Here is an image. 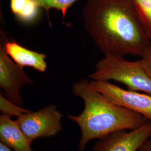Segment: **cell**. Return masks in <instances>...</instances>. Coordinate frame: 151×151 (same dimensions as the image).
<instances>
[{
	"mask_svg": "<svg viewBox=\"0 0 151 151\" xmlns=\"http://www.w3.org/2000/svg\"><path fill=\"white\" fill-rule=\"evenodd\" d=\"M11 117L4 114L0 115V143L14 151H35L16 120H12Z\"/></svg>",
	"mask_w": 151,
	"mask_h": 151,
	"instance_id": "ba28073f",
	"label": "cell"
},
{
	"mask_svg": "<svg viewBox=\"0 0 151 151\" xmlns=\"http://www.w3.org/2000/svg\"><path fill=\"white\" fill-rule=\"evenodd\" d=\"M140 22L151 42V0H133Z\"/></svg>",
	"mask_w": 151,
	"mask_h": 151,
	"instance_id": "8fae6325",
	"label": "cell"
},
{
	"mask_svg": "<svg viewBox=\"0 0 151 151\" xmlns=\"http://www.w3.org/2000/svg\"><path fill=\"white\" fill-rule=\"evenodd\" d=\"M72 92L84 103V109L80 114L67 116L81 129L78 151H85L91 140L100 139L119 130L135 129L149 121L139 114L111 102L86 79L76 81L72 85Z\"/></svg>",
	"mask_w": 151,
	"mask_h": 151,
	"instance_id": "7a4b0ae2",
	"label": "cell"
},
{
	"mask_svg": "<svg viewBox=\"0 0 151 151\" xmlns=\"http://www.w3.org/2000/svg\"><path fill=\"white\" fill-rule=\"evenodd\" d=\"M63 114L57 106L49 104L35 112L25 114L17 118L20 129L32 143L38 138L54 137L63 129Z\"/></svg>",
	"mask_w": 151,
	"mask_h": 151,
	"instance_id": "277c9868",
	"label": "cell"
},
{
	"mask_svg": "<svg viewBox=\"0 0 151 151\" xmlns=\"http://www.w3.org/2000/svg\"><path fill=\"white\" fill-rule=\"evenodd\" d=\"M89 77L95 81H116L128 90L151 95V78L140 60L130 61L123 57L105 56L96 63Z\"/></svg>",
	"mask_w": 151,
	"mask_h": 151,
	"instance_id": "3957f363",
	"label": "cell"
},
{
	"mask_svg": "<svg viewBox=\"0 0 151 151\" xmlns=\"http://www.w3.org/2000/svg\"><path fill=\"white\" fill-rule=\"evenodd\" d=\"M151 136V121L135 129L116 131L99 139L93 151H138Z\"/></svg>",
	"mask_w": 151,
	"mask_h": 151,
	"instance_id": "52a82bcc",
	"label": "cell"
},
{
	"mask_svg": "<svg viewBox=\"0 0 151 151\" xmlns=\"http://www.w3.org/2000/svg\"><path fill=\"white\" fill-rule=\"evenodd\" d=\"M40 7L45 11L49 19V11L52 9H55L61 12L63 19H65L67 12L73 4L77 0H34Z\"/></svg>",
	"mask_w": 151,
	"mask_h": 151,
	"instance_id": "7c38bea8",
	"label": "cell"
},
{
	"mask_svg": "<svg viewBox=\"0 0 151 151\" xmlns=\"http://www.w3.org/2000/svg\"><path fill=\"white\" fill-rule=\"evenodd\" d=\"M9 1L11 12L20 22L29 24L37 19L40 8L34 0Z\"/></svg>",
	"mask_w": 151,
	"mask_h": 151,
	"instance_id": "30bf717a",
	"label": "cell"
},
{
	"mask_svg": "<svg viewBox=\"0 0 151 151\" xmlns=\"http://www.w3.org/2000/svg\"><path fill=\"white\" fill-rule=\"evenodd\" d=\"M0 110L2 114L16 116L19 118L25 114L29 113L32 111L22 108L15 103L11 102L1 92L0 93Z\"/></svg>",
	"mask_w": 151,
	"mask_h": 151,
	"instance_id": "4fadbf2b",
	"label": "cell"
},
{
	"mask_svg": "<svg viewBox=\"0 0 151 151\" xmlns=\"http://www.w3.org/2000/svg\"><path fill=\"white\" fill-rule=\"evenodd\" d=\"M6 50L17 65L24 68L30 67L41 72H44L47 67L46 55L22 47L14 40L6 41Z\"/></svg>",
	"mask_w": 151,
	"mask_h": 151,
	"instance_id": "9c48e42d",
	"label": "cell"
},
{
	"mask_svg": "<svg viewBox=\"0 0 151 151\" xmlns=\"http://www.w3.org/2000/svg\"><path fill=\"white\" fill-rule=\"evenodd\" d=\"M0 151H14L9 148L8 147L5 146L2 143H0Z\"/></svg>",
	"mask_w": 151,
	"mask_h": 151,
	"instance_id": "2e32d148",
	"label": "cell"
},
{
	"mask_svg": "<svg viewBox=\"0 0 151 151\" xmlns=\"http://www.w3.org/2000/svg\"><path fill=\"white\" fill-rule=\"evenodd\" d=\"M140 60L145 70L151 78V42Z\"/></svg>",
	"mask_w": 151,
	"mask_h": 151,
	"instance_id": "5bb4252c",
	"label": "cell"
},
{
	"mask_svg": "<svg viewBox=\"0 0 151 151\" xmlns=\"http://www.w3.org/2000/svg\"><path fill=\"white\" fill-rule=\"evenodd\" d=\"M138 151H151V136L141 146Z\"/></svg>",
	"mask_w": 151,
	"mask_h": 151,
	"instance_id": "9a60e30c",
	"label": "cell"
},
{
	"mask_svg": "<svg viewBox=\"0 0 151 151\" xmlns=\"http://www.w3.org/2000/svg\"><path fill=\"white\" fill-rule=\"evenodd\" d=\"M84 27L105 56L141 57L151 44L133 0H86Z\"/></svg>",
	"mask_w": 151,
	"mask_h": 151,
	"instance_id": "6da1fadb",
	"label": "cell"
},
{
	"mask_svg": "<svg viewBox=\"0 0 151 151\" xmlns=\"http://www.w3.org/2000/svg\"><path fill=\"white\" fill-rule=\"evenodd\" d=\"M92 86L120 107L139 114L151 121V95L141 92L125 90L108 81L90 82Z\"/></svg>",
	"mask_w": 151,
	"mask_h": 151,
	"instance_id": "8992f818",
	"label": "cell"
},
{
	"mask_svg": "<svg viewBox=\"0 0 151 151\" xmlns=\"http://www.w3.org/2000/svg\"><path fill=\"white\" fill-rule=\"evenodd\" d=\"M5 32L0 31V87L8 100L22 106L23 99L21 95L22 87L26 85H32L34 82L22 68L11 60L6 52L5 44L7 40Z\"/></svg>",
	"mask_w": 151,
	"mask_h": 151,
	"instance_id": "5b68a950",
	"label": "cell"
}]
</instances>
